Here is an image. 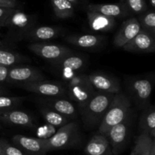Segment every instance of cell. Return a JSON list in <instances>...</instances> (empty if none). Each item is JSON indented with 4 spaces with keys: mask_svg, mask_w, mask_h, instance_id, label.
I'll return each instance as SVG.
<instances>
[{
    "mask_svg": "<svg viewBox=\"0 0 155 155\" xmlns=\"http://www.w3.org/2000/svg\"><path fill=\"white\" fill-rule=\"evenodd\" d=\"M130 155H134V154H133V151H132V153H131V154H130Z\"/></svg>",
    "mask_w": 155,
    "mask_h": 155,
    "instance_id": "40",
    "label": "cell"
},
{
    "mask_svg": "<svg viewBox=\"0 0 155 155\" xmlns=\"http://www.w3.org/2000/svg\"><path fill=\"white\" fill-rule=\"evenodd\" d=\"M15 9L16 8L0 7V27H5L8 19Z\"/></svg>",
    "mask_w": 155,
    "mask_h": 155,
    "instance_id": "32",
    "label": "cell"
},
{
    "mask_svg": "<svg viewBox=\"0 0 155 155\" xmlns=\"http://www.w3.org/2000/svg\"><path fill=\"white\" fill-rule=\"evenodd\" d=\"M0 128H1V125H0Z\"/></svg>",
    "mask_w": 155,
    "mask_h": 155,
    "instance_id": "42",
    "label": "cell"
},
{
    "mask_svg": "<svg viewBox=\"0 0 155 155\" xmlns=\"http://www.w3.org/2000/svg\"><path fill=\"white\" fill-rule=\"evenodd\" d=\"M0 155H5V153L4 151H3L1 145H0Z\"/></svg>",
    "mask_w": 155,
    "mask_h": 155,
    "instance_id": "38",
    "label": "cell"
},
{
    "mask_svg": "<svg viewBox=\"0 0 155 155\" xmlns=\"http://www.w3.org/2000/svg\"><path fill=\"white\" fill-rule=\"evenodd\" d=\"M87 10L98 12L113 18H122L130 15L123 1L112 4H89L87 5Z\"/></svg>",
    "mask_w": 155,
    "mask_h": 155,
    "instance_id": "15",
    "label": "cell"
},
{
    "mask_svg": "<svg viewBox=\"0 0 155 155\" xmlns=\"http://www.w3.org/2000/svg\"><path fill=\"white\" fill-rule=\"evenodd\" d=\"M10 68L9 67L0 66V83L7 82L8 74V71Z\"/></svg>",
    "mask_w": 155,
    "mask_h": 155,
    "instance_id": "34",
    "label": "cell"
},
{
    "mask_svg": "<svg viewBox=\"0 0 155 155\" xmlns=\"http://www.w3.org/2000/svg\"><path fill=\"white\" fill-rule=\"evenodd\" d=\"M153 82L148 78L134 79L130 83V92L136 105L143 109L150 104Z\"/></svg>",
    "mask_w": 155,
    "mask_h": 155,
    "instance_id": "9",
    "label": "cell"
},
{
    "mask_svg": "<svg viewBox=\"0 0 155 155\" xmlns=\"http://www.w3.org/2000/svg\"><path fill=\"white\" fill-rule=\"evenodd\" d=\"M45 80V76L40 71L30 66H12L9 68L7 83H24Z\"/></svg>",
    "mask_w": 155,
    "mask_h": 155,
    "instance_id": "10",
    "label": "cell"
},
{
    "mask_svg": "<svg viewBox=\"0 0 155 155\" xmlns=\"http://www.w3.org/2000/svg\"><path fill=\"white\" fill-rule=\"evenodd\" d=\"M34 17L16 8L8 18L5 27L8 28L12 39L19 40L25 38L27 33L34 27Z\"/></svg>",
    "mask_w": 155,
    "mask_h": 155,
    "instance_id": "5",
    "label": "cell"
},
{
    "mask_svg": "<svg viewBox=\"0 0 155 155\" xmlns=\"http://www.w3.org/2000/svg\"><path fill=\"white\" fill-rule=\"evenodd\" d=\"M53 12L57 18L67 19L74 15V5L68 0H51Z\"/></svg>",
    "mask_w": 155,
    "mask_h": 155,
    "instance_id": "25",
    "label": "cell"
},
{
    "mask_svg": "<svg viewBox=\"0 0 155 155\" xmlns=\"http://www.w3.org/2000/svg\"><path fill=\"white\" fill-rule=\"evenodd\" d=\"M88 155H110L111 153L110 144L104 135H95L89 141L85 148Z\"/></svg>",
    "mask_w": 155,
    "mask_h": 155,
    "instance_id": "21",
    "label": "cell"
},
{
    "mask_svg": "<svg viewBox=\"0 0 155 155\" xmlns=\"http://www.w3.org/2000/svg\"><path fill=\"white\" fill-rule=\"evenodd\" d=\"M139 129L141 133H148L152 139L155 138V110L154 106L149 104L142 109L139 118Z\"/></svg>",
    "mask_w": 155,
    "mask_h": 155,
    "instance_id": "22",
    "label": "cell"
},
{
    "mask_svg": "<svg viewBox=\"0 0 155 155\" xmlns=\"http://www.w3.org/2000/svg\"><path fill=\"white\" fill-rule=\"evenodd\" d=\"M24 61H27V58L18 52L0 48V66L10 68Z\"/></svg>",
    "mask_w": 155,
    "mask_h": 155,
    "instance_id": "27",
    "label": "cell"
},
{
    "mask_svg": "<svg viewBox=\"0 0 155 155\" xmlns=\"http://www.w3.org/2000/svg\"><path fill=\"white\" fill-rule=\"evenodd\" d=\"M54 65L62 71L74 72L84 68L86 65V59L82 56L71 53L57 63L54 64Z\"/></svg>",
    "mask_w": 155,
    "mask_h": 155,
    "instance_id": "23",
    "label": "cell"
},
{
    "mask_svg": "<svg viewBox=\"0 0 155 155\" xmlns=\"http://www.w3.org/2000/svg\"><path fill=\"white\" fill-rule=\"evenodd\" d=\"M71 45L82 48H94L101 45L105 38L97 34H74L65 38Z\"/></svg>",
    "mask_w": 155,
    "mask_h": 155,
    "instance_id": "18",
    "label": "cell"
},
{
    "mask_svg": "<svg viewBox=\"0 0 155 155\" xmlns=\"http://www.w3.org/2000/svg\"><path fill=\"white\" fill-rule=\"evenodd\" d=\"M40 114L47 124H49L52 127L59 128L69 122V118L48 107L40 109Z\"/></svg>",
    "mask_w": 155,
    "mask_h": 155,
    "instance_id": "24",
    "label": "cell"
},
{
    "mask_svg": "<svg viewBox=\"0 0 155 155\" xmlns=\"http://www.w3.org/2000/svg\"><path fill=\"white\" fill-rule=\"evenodd\" d=\"M0 7L18 8L19 3L17 0H0Z\"/></svg>",
    "mask_w": 155,
    "mask_h": 155,
    "instance_id": "33",
    "label": "cell"
},
{
    "mask_svg": "<svg viewBox=\"0 0 155 155\" xmlns=\"http://www.w3.org/2000/svg\"><path fill=\"white\" fill-rule=\"evenodd\" d=\"M114 94L95 92L84 108L81 110L82 118L87 128L99 126L111 102Z\"/></svg>",
    "mask_w": 155,
    "mask_h": 155,
    "instance_id": "2",
    "label": "cell"
},
{
    "mask_svg": "<svg viewBox=\"0 0 155 155\" xmlns=\"http://www.w3.org/2000/svg\"><path fill=\"white\" fill-rule=\"evenodd\" d=\"M43 101L47 104V107L58 112L59 114L67 117L69 119L77 117V108L72 101L69 100L57 97V98H46Z\"/></svg>",
    "mask_w": 155,
    "mask_h": 155,
    "instance_id": "20",
    "label": "cell"
},
{
    "mask_svg": "<svg viewBox=\"0 0 155 155\" xmlns=\"http://www.w3.org/2000/svg\"><path fill=\"white\" fill-rule=\"evenodd\" d=\"M0 120L15 127H33V120L29 114L15 109L0 112Z\"/></svg>",
    "mask_w": 155,
    "mask_h": 155,
    "instance_id": "16",
    "label": "cell"
},
{
    "mask_svg": "<svg viewBox=\"0 0 155 155\" xmlns=\"http://www.w3.org/2000/svg\"><path fill=\"white\" fill-rule=\"evenodd\" d=\"M67 94L77 103L81 111L91 99L95 90L91 85L88 76L85 74H77L71 77L67 83Z\"/></svg>",
    "mask_w": 155,
    "mask_h": 155,
    "instance_id": "3",
    "label": "cell"
},
{
    "mask_svg": "<svg viewBox=\"0 0 155 155\" xmlns=\"http://www.w3.org/2000/svg\"><path fill=\"white\" fill-rule=\"evenodd\" d=\"M61 29L54 26H40L33 27L27 33L24 39L33 42L49 41L60 36Z\"/></svg>",
    "mask_w": 155,
    "mask_h": 155,
    "instance_id": "17",
    "label": "cell"
},
{
    "mask_svg": "<svg viewBox=\"0 0 155 155\" xmlns=\"http://www.w3.org/2000/svg\"><path fill=\"white\" fill-rule=\"evenodd\" d=\"M0 145L5 155H27L16 145H13L5 139H0Z\"/></svg>",
    "mask_w": 155,
    "mask_h": 155,
    "instance_id": "31",
    "label": "cell"
},
{
    "mask_svg": "<svg viewBox=\"0 0 155 155\" xmlns=\"http://www.w3.org/2000/svg\"><path fill=\"white\" fill-rule=\"evenodd\" d=\"M68 1H69L70 2L72 3V4L74 5H77L78 4V3L80 2L81 1V0H68Z\"/></svg>",
    "mask_w": 155,
    "mask_h": 155,
    "instance_id": "36",
    "label": "cell"
},
{
    "mask_svg": "<svg viewBox=\"0 0 155 155\" xmlns=\"http://www.w3.org/2000/svg\"><path fill=\"white\" fill-rule=\"evenodd\" d=\"M130 100L127 95L121 92L114 94L98 127V133L105 136L112 127L124 121L130 114Z\"/></svg>",
    "mask_w": 155,
    "mask_h": 155,
    "instance_id": "1",
    "label": "cell"
},
{
    "mask_svg": "<svg viewBox=\"0 0 155 155\" xmlns=\"http://www.w3.org/2000/svg\"><path fill=\"white\" fill-rule=\"evenodd\" d=\"M28 48L35 54L50 61L52 64L71 53V48L64 45L42 42H32L28 45Z\"/></svg>",
    "mask_w": 155,
    "mask_h": 155,
    "instance_id": "6",
    "label": "cell"
},
{
    "mask_svg": "<svg viewBox=\"0 0 155 155\" xmlns=\"http://www.w3.org/2000/svg\"><path fill=\"white\" fill-rule=\"evenodd\" d=\"M130 123L131 117L130 114L124 121L112 127L106 133L105 136L114 154H120L126 147L130 134Z\"/></svg>",
    "mask_w": 155,
    "mask_h": 155,
    "instance_id": "7",
    "label": "cell"
},
{
    "mask_svg": "<svg viewBox=\"0 0 155 155\" xmlns=\"http://www.w3.org/2000/svg\"><path fill=\"white\" fill-rule=\"evenodd\" d=\"M0 36H1V33H0ZM0 45H2V42H1V41H0Z\"/></svg>",
    "mask_w": 155,
    "mask_h": 155,
    "instance_id": "41",
    "label": "cell"
},
{
    "mask_svg": "<svg viewBox=\"0 0 155 155\" xmlns=\"http://www.w3.org/2000/svg\"><path fill=\"white\" fill-rule=\"evenodd\" d=\"M151 6H152V8H154L155 0H151Z\"/></svg>",
    "mask_w": 155,
    "mask_h": 155,
    "instance_id": "39",
    "label": "cell"
},
{
    "mask_svg": "<svg viewBox=\"0 0 155 155\" xmlns=\"http://www.w3.org/2000/svg\"><path fill=\"white\" fill-rule=\"evenodd\" d=\"M21 86L28 92L48 98L63 97L67 95L66 86L57 82L45 81L44 80L24 83L21 84Z\"/></svg>",
    "mask_w": 155,
    "mask_h": 155,
    "instance_id": "8",
    "label": "cell"
},
{
    "mask_svg": "<svg viewBox=\"0 0 155 155\" xmlns=\"http://www.w3.org/2000/svg\"><path fill=\"white\" fill-rule=\"evenodd\" d=\"M141 30L137 18H130L124 21L115 36L114 44L117 48H123Z\"/></svg>",
    "mask_w": 155,
    "mask_h": 155,
    "instance_id": "14",
    "label": "cell"
},
{
    "mask_svg": "<svg viewBox=\"0 0 155 155\" xmlns=\"http://www.w3.org/2000/svg\"><path fill=\"white\" fill-rule=\"evenodd\" d=\"M154 141L148 133H141L136 140L133 154L134 155H150Z\"/></svg>",
    "mask_w": 155,
    "mask_h": 155,
    "instance_id": "26",
    "label": "cell"
},
{
    "mask_svg": "<svg viewBox=\"0 0 155 155\" xmlns=\"http://www.w3.org/2000/svg\"><path fill=\"white\" fill-rule=\"evenodd\" d=\"M26 98H27L26 97L8 96V95H0V112L15 109Z\"/></svg>",
    "mask_w": 155,
    "mask_h": 155,
    "instance_id": "29",
    "label": "cell"
},
{
    "mask_svg": "<svg viewBox=\"0 0 155 155\" xmlns=\"http://www.w3.org/2000/svg\"><path fill=\"white\" fill-rule=\"evenodd\" d=\"M14 145L27 155H45L47 153L43 139L33 138L23 135H15L12 137Z\"/></svg>",
    "mask_w": 155,
    "mask_h": 155,
    "instance_id": "12",
    "label": "cell"
},
{
    "mask_svg": "<svg viewBox=\"0 0 155 155\" xmlns=\"http://www.w3.org/2000/svg\"><path fill=\"white\" fill-rule=\"evenodd\" d=\"M150 155H155V141L152 145V148H151V154Z\"/></svg>",
    "mask_w": 155,
    "mask_h": 155,
    "instance_id": "35",
    "label": "cell"
},
{
    "mask_svg": "<svg viewBox=\"0 0 155 155\" xmlns=\"http://www.w3.org/2000/svg\"><path fill=\"white\" fill-rule=\"evenodd\" d=\"M127 6L130 14L139 15L148 9L145 0H121Z\"/></svg>",
    "mask_w": 155,
    "mask_h": 155,
    "instance_id": "30",
    "label": "cell"
},
{
    "mask_svg": "<svg viewBox=\"0 0 155 155\" xmlns=\"http://www.w3.org/2000/svg\"><path fill=\"white\" fill-rule=\"evenodd\" d=\"M125 51L134 53H152L155 50V36L141 29L133 39L123 46Z\"/></svg>",
    "mask_w": 155,
    "mask_h": 155,
    "instance_id": "11",
    "label": "cell"
},
{
    "mask_svg": "<svg viewBox=\"0 0 155 155\" xmlns=\"http://www.w3.org/2000/svg\"><path fill=\"white\" fill-rule=\"evenodd\" d=\"M141 29L155 36V12L153 10L147 9L145 12L139 15L137 18Z\"/></svg>",
    "mask_w": 155,
    "mask_h": 155,
    "instance_id": "28",
    "label": "cell"
},
{
    "mask_svg": "<svg viewBox=\"0 0 155 155\" xmlns=\"http://www.w3.org/2000/svg\"><path fill=\"white\" fill-rule=\"evenodd\" d=\"M5 93H6L5 89L4 88H2L0 86V95H5Z\"/></svg>",
    "mask_w": 155,
    "mask_h": 155,
    "instance_id": "37",
    "label": "cell"
},
{
    "mask_svg": "<svg viewBox=\"0 0 155 155\" xmlns=\"http://www.w3.org/2000/svg\"><path fill=\"white\" fill-rule=\"evenodd\" d=\"M87 18L90 28L96 32L110 31L115 26V18L87 10Z\"/></svg>",
    "mask_w": 155,
    "mask_h": 155,
    "instance_id": "19",
    "label": "cell"
},
{
    "mask_svg": "<svg viewBox=\"0 0 155 155\" xmlns=\"http://www.w3.org/2000/svg\"><path fill=\"white\" fill-rule=\"evenodd\" d=\"M79 138V126L76 122H68L59 127L54 134L48 139H43L46 151L61 150L71 147Z\"/></svg>",
    "mask_w": 155,
    "mask_h": 155,
    "instance_id": "4",
    "label": "cell"
},
{
    "mask_svg": "<svg viewBox=\"0 0 155 155\" xmlns=\"http://www.w3.org/2000/svg\"><path fill=\"white\" fill-rule=\"evenodd\" d=\"M88 79L92 87L98 92L116 94L120 92V86L114 77L103 73H92L88 75Z\"/></svg>",
    "mask_w": 155,
    "mask_h": 155,
    "instance_id": "13",
    "label": "cell"
}]
</instances>
